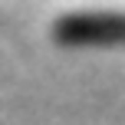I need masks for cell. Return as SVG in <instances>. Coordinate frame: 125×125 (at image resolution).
I'll list each match as a JSON object with an SVG mask.
<instances>
[{
    "instance_id": "cell-1",
    "label": "cell",
    "mask_w": 125,
    "mask_h": 125,
    "mask_svg": "<svg viewBox=\"0 0 125 125\" xmlns=\"http://www.w3.org/2000/svg\"><path fill=\"white\" fill-rule=\"evenodd\" d=\"M62 40H122L125 17H69L59 23Z\"/></svg>"
}]
</instances>
